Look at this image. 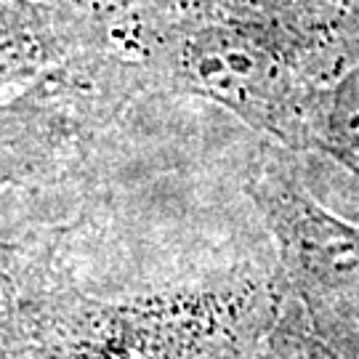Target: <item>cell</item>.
I'll return each instance as SVG.
<instances>
[{
	"label": "cell",
	"mask_w": 359,
	"mask_h": 359,
	"mask_svg": "<svg viewBox=\"0 0 359 359\" xmlns=\"http://www.w3.org/2000/svg\"><path fill=\"white\" fill-rule=\"evenodd\" d=\"M274 69L277 67L266 65L240 38L221 32L205 35L200 59L205 88L245 115L274 117L271 109H280V86Z\"/></svg>",
	"instance_id": "cell-1"
}]
</instances>
